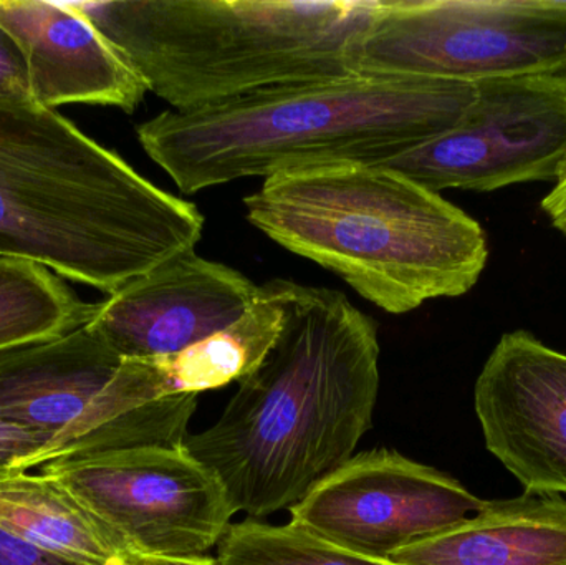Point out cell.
Returning <instances> with one entry per match:
<instances>
[{"instance_id": "1", "label": "cell", "mask_w": 566, "mask_h": 565, "mask_svg": "<svg viewBox=\"0 0 566 565\" xmlns=\"http://www.w3.org/2000/svg\"><path fill=\"white\" fill-rule=\"evenodd\" d=\"M378 328L343 292L292 282L281 337L218 421L185 447L251 520L292 510L373 425Z\"/></svg>"}, {"instance_id": "2", "label": "cell", "mask_w": 566, "mask_h": 565, "mask_svg": "<svg viewBox=\"0 0 566 565\" xmlns=\"http://www.w3.org/2000/svg\"><path fill=\"white\" fill-rule=\"evenodd\" d=\"M472 83L356 75L268 86L138 125L146 155L185 195L326 165H386L444 135Z\"/></svg>"}, {"instance_id": "3", "label": "cell", "mask_w": 566, "mask_h": 565, "mask_svg": "<svg viewBox=\"0 0 566 565\" xmlns=\"http://www.w3.org/2000/svg\"><path fill=\"white\" fill-rule=\"evenodd\" d=\"M198 206L139 175L56 109L0 105V255L115 295L195 251Z\"/></svg>"}, {"instance_id": "4", "label": "cell", "mask_w": 566, "mask_h": 565, "mask_svg": "<svg viewBox=\"0 0 566 565\" xmlns=\"http://www.w3.org/2000/svg\"><path fill=\"white\" fill-rule=\"evenodd\" d=\"M244 206L269 239L389 314L461 297L488 265V236L475 219L385 165L281 172L245 196Z\"/></svg>"}, {"instance_id": "5", "label": "cell", "mask_w": 566, "mask_h": 565, "mask_svg": "<svg viewBox=\"0 0 566 565\" xmlns=\"http://www.w3.org/2000/svg\"><path fill=\"white\" fill-rule=\"evenodd\" d=\"M171 109L268 86L356 75L376 0L66 2Z\"/></svg>"}, {"instance_id": "6", "label": "cell", "mask_w": 566, "mask_h": 565, "mask_svg": "<svg viewBox=\"0 0 566 565\" xmlns=\"http://www.w3.org/2000/svg\"><path fill=\"white\" fill-rule=\"evenodd\" d=\"M198 395L156 400L146 360L118 357L90 325L0 352V418L49 448L50 461L181 447Z\"/></svg>"}, {"instance_id": "7", "label": "cell", "mask_w": 566, "mask_h": 565, "mask_svg": "<svg viewBox=\"0 0 566 565\" xmlns=\"http://www.w3.org/2000/svg\"><path fill=\"white\" fill-rule=\"evenodd\" d=\"M355 66L472 85L566 72V0H376Z\"/></svg>"}, {"instance_id": "8", "label": "cell", "mask_w": 566, "mask_h": 565, "mask_svg": "<svg viewBox=\"0 0 566 565\" xmlns=\"http://www.w3.org/2000/svg\"><path fill=\"white\" fill-rule=\"evenodd\" d=\"M42 473L66 488L123 553L206 556L235 514L221 481L185 444L56 458Z\"/></svg>"}, {"instance_id": "9", "label": "cell", "mask_w": 566, "mask_h": 565, "mask_svg": "<svg viewBox=\"0 0 566 565\" xmlns=\"http://www.w3.org/2000/svg\"><path fill=\"white\" fill-rule=\"evenodd\" d=\"M474 88L449 132L385 166L436 192L555 185L566 169V72L485 80Z\"/></svg>"}, {"instance_id": "10", "label": "cell", "mask_w": 566, "mask_h": 565, "mask_svg": "<svg viewBox=\"0 0 566 565\" xmlns=\"http://www.w3.org/2000/svg\"><path fill=\"white\" fill-rule=\"evenodd\" d=\"M454 478L391 450L353 457L290 511V526L339 550L389 561L484 508Z\"/></svg>"}, {"instance_id": "11", "label": "cell", "mask_w": 566, "mask_h": 565, "mask_svg": "<svg viewBox=\"0 0 566 565\" xmlns=\"http://www.w3.org/2000/svg\"><path fill=\"white\" fill-rule=\"evenodd\" d=\"M474 405L485 447L525 493L566 496V354L525 331L502 335Z\"/></svg>"}, {"instance_id": "12", "label": "cell", "mask_w": 566, "mask_h": 565, "mask_svg": "<svg viewBox=\"0 0 566 565\" xmlns=\"http://www.w3.org/2000/svg\"><path fill=\"white\" fill-rule=\"evenodd\" d=\"M258 291L242 272L189 251L99 302L88 325L125 360L169 357L234 324Z\"/></svg>"}, {"instance_id": "13", "label": "cell", "mask_w": 566, "mask_h": 565, "mask_svg": "<svg viewBox=\"0 0 566 565\" xmlns=\"http://www.w3.org/2000/svg\"><path fill=\"white\" fill-rule=\"evenodd\" d=\"M0 27L22 52L40 108L85 103L133 113L148 93L105 36L66 2L0 0Z\"/></svg>"}, {"instance_id": "14", "label": "cell", "mask_w": 566, "mask_h": 565, "mask_svg": "<svg viewBox=\"0 0 566 565\" xmlns=\"http://www.w3.org/2000/svg\"><path fill=\"white\" fill-rule=\"evenodd\" d=\"M398 565H566V498L485 501L458 526L389 557Z\"/></svg>"}, {"instance_id": "15", "label": "cell", "mask_w": 566, "mask_h": 565, "mask_svg": "<svg viewBox=\"0 0 566 565\" xmlns=\"http://www.w3.org/2000/svg\"><path fill=\"white\" fill-rule=\"evenodd\" d=\"M290 289L286 279L265 282L242 317L224 331L179 354L146 360L156 400L198 395L249 377L281 337Z\"/></svg>"}, {"instance_id": "16", "label": "cell", "mask_w": 566, "mask_h": 565, "mask_svg": "<svg viewBox=\"0 0 566 565\" xmlns=\"http://www.w3.org/2000/svg\"><path fill=\"white\" fill-rule=\"evenodd\" d=\"M0 530L88 565H122L125 554L66 488L43 473L0 483Z\"/></svg>"}, {"instance_id": "17", "label": "cell", "mask_w": 566, "mask_h": 565, "mask_svg": "<svg viewBox=\"0 0 566 565\" xmlns=\"http://www.w3.org/2000/svg\"><path fill=\"white\" fill-rule=\"evenodd\" d=\"M98 305L45 265L0 255V352L72 334L95 318Z\"/></svg>"}, {"instance_id": "18", "label": "cell", "mask_w": 566, "mask_h": 565, "mask_svg": "<svg viewBox=\"0 0 566 565\" xmlns=\"http://www.w3.org/2000/svg\"><path fill=\"white\" fill-rule=\"evenodd\" d=\"M219 565H398L323 543L290 526L249 520L229 527L218 544Z\"/></svg>"}, {"instance_id": "19", "label": "cell", "mask_w": 566, "mask_h": 565, "mask_svg": "<svg viewBox=\"0 0 566 565\" xmlns=\"http://www.w3.org/2000/svg\"><path fill=\"white\" fill-rule=\"evenodd\" d=\"M49 461V448L42 440L0 418V483Z\"/></svg>"}, {"instance_id": "20", "label": "cell", "mask_w": 566, "mask_h": 565, "mask_svg": "<svg viewBox=\"0 0 566 565\" xmlns=\"http://www.w3.org/2000/svg\"><path fill=\"white\" fill-rule=\"evenodd\" d=\"M0 105H35L25 60L12 36L0 27Z\"/></svg>"}, {"instance_id": "21", "label": "cell", "mask_w": 566, "mask_h": 565, "mask_svg": "<svg viewBox=\"0 0 566 565\" xmlns=\"http://www.w3.org/2000/svg\"><path fill=\"white\" fill-rule=\"evenodd\" d=\"M0 565H88L25 543L0 530Z\"/></svg>"}, {"instance_id": "22", "label": "cell", "mask_w": 566, "mask_h": 565, "mask_svg": "<svg viewBox=\"0 0 566 565\" xmlns=\"http://www.w3.org/2000/svg\"><path fill=\"white\" fill-rule=\"evenodd\" d=\"M542 211L551 221L552 228L557 229L566 238V169L564 176L555 182L544 201Z\"/></svg>"}, {"instance_id": "23", "label": "cell", "mask_w": 566, "mask_h": 565, "mask_svg": "<svg viewBox=\"0 0 566 565\" xmlns=\"http://www.w3.org/2000/svg\"><path fill=\"white\" fill-rule=\"evenodd\" d=\"M122 565H219L218 561L208 556H148V554L125 553Z\"/></svg>"}]
</instances>
